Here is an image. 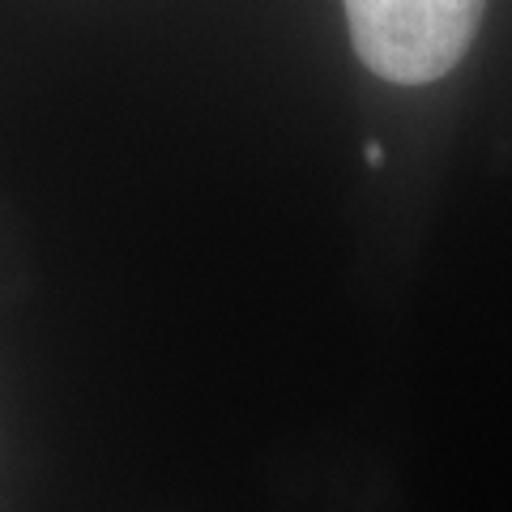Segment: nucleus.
<instances>
[{
    "label": "nucleus",
    "instance_id": "1",
    "mask_svg": "<svg viewBox=\"0 0 512 512\" xmlns=\"http://www.w3.org/2000/svg\"><path fill=\"white\" fill-rule=\"evenodd\" d=\"M487 0H346L359 60L384 82L427 86L470 52Z\"/></svg>",
    "mask_w": 512,
    "mask_h": 512
}]
</instances>
